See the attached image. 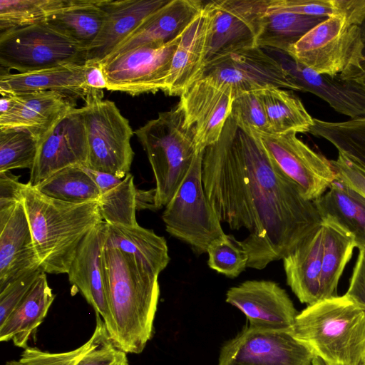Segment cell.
<instances>
[{
  "mask_svg": "<svg viewBox=\"0 0 365 365\" xmlns=\"http://www.w3.org/2000/svg\"><path fill=\"white\" fill-rule=\"evenodd\" d=\"M202 181L219 220L248 230L240 241L247 267L282 259L322 222L314 202L270 160L258 138L230 118L204 151Z\"/></svg>",
  "mask_w": 365,
  "mask_h": 365,
  "instance_id": "1",
  "label": "cell"
},
{
  "mask_svg": "<svg viewBox=\"0 0 365 365\" xmlns=\"http://www.w3.org/2000/svg\"><path fill=\"white\" fill-rule=\"evenodd\" d=\"M103 262L116 334L114 345L126 354H140L153 333L160 295L158 275L106 243Z\"/></svg>",
  "mask_w": 365,
  "mask_h": 365,
  "instance_id": "2",
  "label": "cell"
},
{
  "mask_svg": "<svg viewBox=\"0 0 365 365\" xmlns=\"http://www.w3.org/2000/svg\"><path fill=\"white\" fill-rule=\"evenodd\" d=\"M21 193L41 269L67 274L82 240L103 221L98 202L58 200L28 183H22Z\"/></svg>",
  "mask_w": 365,
  "mask_h": 365,
  "instance_id": "3",
  "label": "cell"
},
{
  "mask_svg": "<svg viewBox=\"0 0 365 365\" xmlns=\"http://www.w3.org/2000/svg\"><path fill=\"white\" fill-rule=\"evenodd\" d=\"M287 331L326 365H365V305L346 294L307 305Z\"/></svg>",
  "mask_w": 365,
  "mask_h": 365,
  "instance_id": "4",
  "label": "cell"
},
{
  "mask_svg": "<svg viewBox=\"0 0 365 365\" xmlns=\"http://www.w3.org/2000/svg\"><path fill=\"white\" fill-rule=\"evenodd\" d=\"M146 153L155 181V209L168 203L197 152L195 135L178 102L134 131Z\"/></svg>",
  "mask_w": 365,
  "mask_h": 365,
  "instance_id": "5",
  "label": "cell"
},
{
  "mask_svg": "<svg viewBox=\"0 0 365 365\" xmlns=\"http://www.w3.org/2000/svg\"><path fill=\"white\" fill-rule=\"evenodd\" d=\"M287 55L317 73L348 80L361 70L365 61L359 26L341 15L316 25Z\"/></svg>",
  "mask_w": 365,
  "mask_h": 365,
  "instance_id": "6",
  "label": "cell"
},
{
  "mask_svg": "<svg viewBox=\"0 0 365 365\" xmlns=\"http://www.w3.org/2000/svg\"><path fill=\"white\" fill-rule=\"evenodd\" d=\"M81 107L86 129L87 168L124 178L129 173L134 152V131L113 101L103 99V91L88 88Z\"/></svg>",
  "mask_w": 365,
  "mask_h": 365,
  "instance_id": "7",
  "label": "cell"
},
{
  "mask_svg": "<svg viewBox=\"0 0 365 365\" xmlns=\"http://www.w3.org/2000/svg\"><path fill=\"white\" fill-rule=\"evenodd\" d=\"M87 61V50L43 21L0 34V65L4 71H38Z\"/></svg>",
  "mask_w": 365,
  "mask_h": 365,
  "instance_id": "8",
  "label": "cell"
},
{
  "mask_svg": "<svg viewBox=\"0 0 365 365\" xmlns=\"http://www.w3.org/2000/svg\"><path fill=\"white\" fill-rule=\"evenodd\" d=\"M204 151L196 153L188 172L162 215L166 231L189 245L198 255L207 253L210 243L225 235L204 190Z\"/></svg>",
  "mask_w": 365,
  "mask_h": 365,
  "instance_id": "9",
  "label": "cell"
},
{
  "mask_svg": "<svg viewBox=\"0 0 365 365\" xmlns=\"http://www.w3.org/2000/svg\"><path fill=\"white\" fill-rule=\"evenodd\" d=\"M181 35L160 47H138L103 61L106 89L131 96L164 93Z\"/></svg>",
  "mask_w": 365,
  "mask_h": 365,
  "instance_id": "10",
  "label": "cell"
},
{
  "mask_svg": "<svg viewBox=\"0 0 365 365\" xmlns=\"http://www.w3.org/2000/svg\"><path fill=\"white\" fill-rule=\"evenodd\" d=\"M270 160L310 201L322 197L336 180L329 160L297 137V133L255 134Z\"/></svg>",
  "mask_w": 365,
  "mask_h": 365,
  "instance_id": "11",
  "label": "cell"
},
{
  "mask_svg": "<svg viewBox=\"0 0 365 365\" xmlns=\"http://www.w3.org/2000/svg\"><path fill=\"white\" fill-rule=\"evenodd\" d=\"M270 0H215L205 4L210 17L205 66L230 53L256 46Z\"/></svg>",
  "mask_w": 365,
  "mask_h": 365,
  "instance_id": "12",
  "label": "cell"
},
{
  "mask_svg": "<svg viewBox=\"0 0 365 365\" xmlns=\"http://www.w3.org/2000/svg\"><path fill=\"white\" fill-rule=\"evenodd\" d=\"M201 78L230 86L235 96L269 87L301 91L279 61L257 46L216 59L205 66Z\"/></svg>",
  "mask_w": 365,
  "mask_h": 365,
  "instance_id": "13",
  "label": "cell"
},
{
  "mask_svg": "<svg viewBox=\"0 0 365 365\" xmlns=\"http://www.w3.org/2000/svg\"><path fill=\"white\" fill-rule=\"evenodd\" d=\"M314 357L287 331L249 326L223 344L217 365H311Z\"/></svg>",
  "mask_w": 365,
  "mask_h": 365,
  "instance_id": "14",
  "label": "cell"
},
{
  "mask_svg": "<svg viewBox=\"0 0 365 365\" xmlns=\"http://www.w3.org/2000/svg\"><path fill=\"white\" fill-rule=\"evenodd\" d=\"M88 148L82 108H74L40 140L27 182L36 187L55 173L71 166L87 167Z\"/></svg>",
  "mask_w": 365,
  "mask_h": 365,
  "instance_id": "15",
  "label": "cell"
},
{
  "mask_svg": "<svg viewBox=\"0 0 365 365\" xmlns=\"http://www.w3.org/2000/svg\"><path fill=\"white\" fill-rule=\"evenodd\" d=\"M107 228V222L103 220L87 233L77 248L67 274L73 287L80 292L96 314L101 317L114 344L116 334L103 262Z\"/></svg>",
  "mask_w": 365,
  "mask_h": 365,
  "instance_id": "16",
  "label": "cell"
},
{
  "mask_svg": "<svg viewBox=\"0 0 365 365\" xmlns=\"http://www.w3.org/2000/svg\"><path fill=\"white\" fill-rule=\"evenodd\" d=\"M180 97L185 122L194 131L196 149L204 151L221 137L232 110V89L201 78Z\"/></svg>",
  "mask_w": 365,
  "mask_h": 365,
  "instance_id": "17",
  "label": "cell"
},
{
  "mask_svg": "<svg viewBox=\"0 0 365 365\" xmlns=\"http://www.w3.org/2000/svg\"><path fill=\"white\" fill-rule=\"evenodd\" d=\"M226 302L239 309L250 327L288 331L298 314L286 291L269 280H247L230 288Z\"/></svg>",
  "mask_w": 365,
  "mask_h": 365,
  "instance_id": "18",
  "label": "cell"
},
{
  "mask_svg": "<svg viewBox=\"0 0 365 365\" xmlns=\"http://www.w3.org/2000/svg\"><path fill=\"white\" fill-rule=\"evenodd\" d=\"M36 269H41V264L21 199L0 208V292Z\"/></svg>",
  "mask_w": 365,
  "mask_h": 365,
  "instance_id": "19",
  "label": "cell"
},
{
  "mask_svg": "<svg viewBox=\"0 0 365 365\" xmlns=\"http://www.w3.org/2000/svg\"><path fill=\"white\" fill-rule=\"evenodd\" d=\"M3 94L8 96L9 106L0 114V130L22 129L39 140L76 108V100L52 91Z\"/></svg>",
  "mask_w": 365,
  "mask_h": 365,
  "instance_id": "20",
  "label": "cell"
},
{
  "mask_svg": "<svg viewBox=\"0 0 365 365\" xmlns=\"http://www.w3.org/2000/svg\"><path fill=\"white\" fill-rule=\"evenodd\" d=\"M274 51V58L301 91L317 96L336 111L349 116L351 119L365 117V90L358 83L340 76L317 73L288 55Z\"/></svg>",
  "mask_w": 365,
  "mask_h": 365,
  "instance_id": "21",
  "label": "cell"
},
{
  "mask_svg": "<svg viewBox=\"0 0 365 365\" xmlns=\"http://www.w3.org/2000/svg\"><path fill=\"white\" fill-rule=\"evenodd\" d=\"M203 6L200 0H168L148 16L104 60L138 47L165 45L183 32Z\"/></svg>",
  "mask_w": 365,
  "mask_h": 365,
  "instance_id": "22",
  "label": "cell"
},
{
  "mask_svg": "<svg viewBox=\"0 0 365 365\" xmlns=\"http://www.w3.org/2000/svg\"><path fill=\"white\" fill-rule=\"evenodd\" d=\"M210 17L205 4L201 11L182 33L174 53L164 92L180 96L192 84L201 78L205 68Z\"/></svg>",
  "mask_w": 365,
  "mask_h": 365,
  "instance_id": "23",
  "label": "cell"
},
{
  "mask_svg": "<svg viewBox=\"0 0 365 365\" xmlns=\"http://www.w3.org/2000/svg\"><path fill=\"white\" fill-rule=\"evenodd\" d=\"M168 1L103 0V24L87 51V61H103L148 16Z\"/></svg>",
  "mask_w": 365,
  "mask_h": 365,
  "instance_id": "24",
  "label": "cell"
},
{
  "mask_svg": "<svg viewBox=\"0 0 365 365\" xmlns=\"http://www.w3.org/2000/svg\"><path fill=\"white\" fill-rule=\"evenodd\" d=\"M324 230L322 222L283 259L287 284L301 303L319 301Z\"/></svg>",
  "mask_w": 365,
  "mask_h": 365,
  "instance_id": "25",
  "label": "cell"
},
{
  "mask_svg": "<svg viewBox=\"0 0 365 365\" xmlns=\"http://www.w3.org/2000/svg\"><path fill=\"white\" fill-rule=\"evenodd\" d=\"M19 362L21 365H128L126 353L114 345L98 314L93 335L81 346L63 353H50L28 346Z\"/></svg>",
  "mask_w": 365,
  "mask_h": 365,
  "instance_id": "26",
  "label": "cell"
},
{
  "mask_svg": "<svg viewBox=\"0 0 365 365\" xmlns=\"http://www.w3.org/2000/svg\"><path fill=\"white\" fill-rule=\"evenodd\" d=\"M88 88L84 64L67 63L26 73L4 71L0 75L1 94L52 91L73 100H84Z\"/></svg>",
  "mask_w": 365,
  "mask_h": 365,
  "instance_id": "27",
  "label": "cell"
},
{
  "mask_svg": "<svg viewBox=\"0 0 365 365\" xmlns=\"http://www.w3.org/2000/svg\"><path fill=\"white\" fill-rule=\"evenodd\" d=\"M46 274L40 272L29 291L0 326L1 341L12 340L16 346L28 347L31 334L43 321L56 297Z\"/></svg>",
  "mask_w": 365,
  "mask_h": 365,
  "instance_id": "28",
  "label": "cell"
},
{
  "mask_svg": "<svg viewBox=\"0 0 365 365\" xmlns=\"http://www.w3.org/2000/svg\"><path fill=\"white\" fill-rule=\"evenodd\" d=\"M108 224L106 245L132 256L149 272L159 276L170 262L165 239L139 225Z\"/></svg>",
  "mask_w": 365,
  "mask_h": 365,
  "instance_id": "29",
  "label": "cell"
},
{
  "mask_svg": "<svg viewBox=\"0 0 365 365\" xmlns=\"http://www.w3.org/2000/svg\"><path fill=\"white\" fill-rule=\"evenodd\" d=\"M322 220H330L354 237L356 247L365 249V197L339 180L314 201Z\"/></svg>",
  "mask_w": 365,
  "mask_h": 365,
  "instance_id": "30",
  "label": "cell"
},
{
  "mask_svg": "<svg viewBox=\"0 0 365 365\" xmlns=\"http://www.w3.org/2000/svg\"><path fill=\"white\" fill-rule=\"evenodd\" d=\"M103 0H67L44 20L88 51L103 24Z\"/></svg>",
  "mask_w": 365,
  "mask_h": 365,
  "instance_id": "31",
  "label": "cell"
},
{
  "mask_svg": "<svg viewBox=\"0 0 365 365\" xmlns=\"http://www.w3.org/2000/svg\"><path fill=\"white\" fill-rule=\"evenodd\" d=\"M292 91L269 87L257 91L265 109L271 134L309 133L314 118Z\"/></svg>",
  "mask_w": 365,
  "mask_h": 365,
  "instance_id": "32",
  "label": "cell"
},
{
  "mask_svg": "<svg viewBox=\"0 0 365 365\" xmlns=\"http://www.w3.org/2000/svg\"><path fill=\"white\" fill-rule=\"evenodd\" d=\"M324 239L319 301L336 296L337 287L356 247L354 237L337 223L322 220Z\"/></svg>",
  "mask_w": 365,
  "mask_h": 365,
  "instance_id": "33",
  "label": "cell"
},
{
  "mask_svg": "<svg viewBox=\"0 0 365 365\" xmlns=\"http://www.w3.org/2000/svg\"><path fill=\"white\" fill-rule=\"evenodd\" d=\"M327 18L292 12H266L256 46L287 54L309 31Z\"/></svg>",
  "mask_w": 365,
  "mask_h": 365,
  "instance_id": "34",
  "label": "cell"
},
{
  "mask_svg": "<svg viewBox=\"0 0 365 365\" xmlns=\"http://www.w3.org/2000/svg\"><path fill=\"white\" fill-rule=\"evenodd\" d=\"M309 133L328 140L339 153L365 172V117L344 122L314 118Z\"/></svg>",
  "mask_w": 365,
  "mask_h": 365,
  "instance_id": "35",
  "label": "cell"
},
{
  "mask_svg": "<svg viewBox=\"0 0 365 365\" xmlns=\"http://www.w3.org/2000/svg\"><path fill=\"white\" fill-rule=\"evenodd\" d=\"M34 188L48 197L71 203L98 202L101 197L98 187L82 166L63 168Z\"/></svg>",
  "mask_w": 365,
  "mask_h": 365,
  "instance_id": "36",
  "label": "cell"
},
{
  "mask_svg": "<svg viewBox=\"0 0 365 365\" xmlns=\"http://www.w3.org/2000/svg\"><path fill=\"white\" fill-rule=\"evenodd\" d=\"M137 192L134 177L129 173L120 183L101 195L98 204L103 220L108 224L138 225Z\"/></svg>",
  "mask_w": 365,
  "mask_h": 365,
  "instance_id": "37",
  "label": "cell"
},
{
  "mask_svg": "<svg viewBox=\"0 0 365 365\" xmlns=\"http://www.w3.org/2000/svg\"><path fill=\"white\" fill-rule=\"evenodd\" d=\"M67 0H0V34L44 21Z\"/></svg>",
  "mask_w": 365,
  "mask_h": 365,
  "instance_id": "38",
  "label": "cell"
},
{
  "mask_svg": "<svg viewBox=\"0 0 365 365\" xmlns=\"http://www.w3.org/2000/svg\"><path fill=\"white\" fill-rule=\"evenodd\" d=\"M39 139L22 129L0 130V173L33 167Z\"/></svg>",
  "mask_w": 365,
  "mask_h": 365,
  "instance_id": "39",
  "label": "cell"
},
{
  "mask_svg": "<svg viewBox=\"0 0 365 365\" xmlns=\"http://www.w3.org/2000/svg\"><path fill=\"white\" fill-rule=\"evenodd\" d=\"M207 264L213 270L227 277H238L248 264V255L240 241L225 234L209 245Z\"/></svg>",
  "mask_w": 365,
  "mask_h": 365,
  "instance_id": "40",
  "label": "cell"
},
{
  "mask_svg": "<svg viewBox=\"0 0 365 365\" xmlns=\"http://www.w3.org/2000/svg\"><path fill=\"white\" fill-rule=\"evenodd\" d=\"M230 118L248 135L271 134L265 109L257 91L236 95Z\"/></svg>",
  "mask_w": 365,
  "mask_h": 365,
  "instance_id": "41",
  "label": "cell"
},
{
  "mask_svg": "<svg viewBox=\"0 0 365 365\" xmlns=\"http://www.w3.org/2000/svg\"><path fill=\"white\" fill-rule=\"evenodd\" d=\"M267 12L330 17L340 15L339 0H270Z\"/></svg>",
  "mask_w": 365,
  "mask_h": 365,
  "instance_id": "42",
  "label": "cell"
},
{
  "mask_svg": "<svg viewBox=\"0 0 365 365\" xmlns=\"http://www.w3.org/2000/svg\"><path fill=\"white\" fill-rule=\"evenodd\" d=\"M41 270L36 269L25 272L0 292V326L29 291Z\"/></svg>",
  "mask_w": 365,
  "mask_h": 365,
  "instance_id": "43",
  "label": "cell"
},
{
  "mask_svg": "<svg viewBox=\"0 0 365 365\" xmlns=\"http://www.w3.org/2000/svg\"><path fill=\"white\" fill-rule=\"evenodd\" d=\"M331 163L338 180L365 197V172L341 153L336 160H331Z\"/></svg>",
  "mask_w": 365,
  "mask_h": 365,
  "instance_id": "44",
  "label": "cell"
},
{
  "mask_svg": "<svg viewBox=\"0 0 365 365\" xmlns=\"http://www.w3.org/2000/svg\"><path fill=\"white\" fill-rule=\"evenodd\" d=\"M346 294L365 305V249L359 250Z\"/></svg>",
  "mask_w": 365,
  "mask_h": 365,
  "instance_id": "45",
  "label": "cell"
},
{
  "mask_svg": "<svg viewBox=\"0 0 365 365\" xmlns=\"http://www.w3.org/2000/svg\"><path fill=\"white\" fill-rule=\"evenodd\" d=\"M19 176L9 172L0 173V208L17 202L21 200L22 183Z\"/></svg>",
  "mask_w": 365,
  "mask_h": 365,
  "instance_id": "46",
  "label": "cell"
},
{
  "mask_svg": "<svg viewBox=\"0 0 365 365\" xmlns=\"http://www.w3.org/2000/svg\"><path fill=\"white\" fill-rule=\"evenodd\" d=\"M84 78L88 88L102 91L107 88V81L101 62L86 61L84 63Z\"/></svg>",
  "mask_w": 365,
  "mask_h": 365,
  "instance_id": "47",
  "label": "cell"
},
{
  "mask_svg": "<svg viewBox=\"0 0 365 365\" xmlns=\"http://www.w3.org/2000/svg\"><path fill=\"white\" fill-rule=\"evenodd\" d=\"M84 171L91 177L98 187L101 195L117 185L123 179L118 178L114 175L95 170L85 166H82Z\"/></svg>",
  "mask_w": 365,
  "mask_h": 365,
  "instance_id": "48",
  "label": "cell"
},
{
  "mask_svg": "<svg viewBox=\"0 0 365 365\" xmlns=\"http://www.w3.org/2000/svg\"><path fill=\"white\" fill-rule=\"evenodd\" d=\"M349 80L356 82L365 90V61L363 62L361 70L352 78Z\"/></svg>",
  "mask_w": 365,
  "mask_h": 365,
  "instance_id": "49",
  "label": "cell"
},
{
  "mask_svg": "<svg viewBox=\"0 0 365 365\" xmlns=\"http://www.w3.org/2000/svg\"><path fill=\"white\" fill-rule=\"evenodd\" d=\"M359 27L360 29L361 40L364 45V56L365 57V18L364 19L361 24L359 26Z\"/></svg>",
  "mask_w": 365,
  "mask_h": 365,
  "instance_id": "50",
  "label": "cell"
},
{
  "mask_svg": "<svg viewBox=\"0 0 365 365\" xmlns=\"http://www.w3.org/2000/svg\"><path fill=\"white\" fill-rule=\"evenodd\" d=\"M4 365H21L19 361H7Z\"/></svg>",
  "mask_w": 365,
  "mask_h": 365,
  "instance_id": "51",
  "label": "cell"
}]
</instances>
